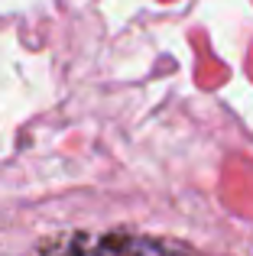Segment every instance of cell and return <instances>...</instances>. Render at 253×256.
Masks as SVG:
<instances>
[{"instance_id": "6da1fadb", "label": "cell", "mask_w": 253, "mask_h": 256, "mask_svg": "<svg viewBox=\"0 0 253 256\" xmlns=\"http://www.w3.org/2000/svg\"><path fill=\"white\" fill-rule=\"evenodd\" d=\"M62 250H176L182 244H172V240H146V237H75L68 244H58Z\"/></svg>"}]
</instances>
